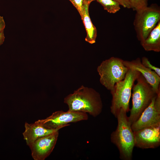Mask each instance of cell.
<instances>
[{"label": "cell", "instance_id": "cell-1", "mask_svg": "<svg viewBox=\"0 0 160 160\" xmlns=\"http://www.w3.org/2000/svg\"><path fill=\"white\" fill-rule=\"evenodd\" d=\"M64 102L68 105V111L88 113L94 117L100 114L103 107L100 94L83 85L66 96Z\"/></svg>", "mask_w": 160, "mask_h": 160}, {"label": "cell", "instance_id": "cell-2", "mask_svg": "<svg viewBox=\"0 0 160 160\" xmlns=\"http://www.w3.org/2000/svg\"><path fill=\"white\" fill-rule=\"evenodd\" d=\"M127 112L121 109L116 118L118 124L116 129L111 134V142L118 148L120 159L123 160H131L135 147L133 131L129 121Z\"/></svg>", "mask_w": 160, "mask_h": 160}, {"label": "cell", "instance_id": "cell-3", "mask_svg": "<svg viewBox=\"0 0 160 160\" xmlns=\"http://www.w3.org/2000/svg\"><path fill=\"white\" fill-rule=\"evenodd\" d=\"M140 74L134 69L128 68L124 79L116 83L110 91L112 96L111 111L116 117L121 109L127 113L130 111L129 103L132 90Z\"/></svg>", "mask_w": 160, "mask_h": 160}, {"label": "cell", "instance_id": "cell-4", "mask_svg": "<svg viewBox=\"0 0 160 160\" xmlns=\"http://www.w3.org/2000/svg\"><path fill=\"white\" fill-rule=\"evenodd\" d=\"M132 87V105L128 117L131 124L139 117L157 93L140 73Z\"/></svg>", "mask_w": 160, "mask_h": 160}, {"label": "cell", "instance_id": "cell-5", "mask_svg": "<svg viewBox=\"0 0 160 160\" xmlns=\"http://www.w3.org/2000/svg\"><path fill=\"white\" fill-rule=\"evenodd\" d=\"M123 61L121 59L112 57L103 61L97 68L100 83L110 91L116 83L124 79L128 71Z\"/></svg>", "mask_w": 160, "mask_h": 160}, {"label": "cell", "instance_id": "cell-6", "mask_svg": "<svg viewBox=\"0 0 160 160\" xmlns=\"http://www.w3.org/2000/svg\"><path fill=\"white\" fill-rule=\"evenodd\" d=\"M134 26L137 39L145 40L160 21V9L156 4L136 11Z\"/></svg>", "mask_w": 160, "mask_h": 160}, {"label": "cell", "instance_id": "cell-7", "mask_svg": "<svg viewBox=\"0 0 160 160\" xmlns=\"http://www.w3.org/2000/svg\"><path fill=\"white\" fill-rule=\"evenodd\" d=\"M88 118V114L85 112L59 111L53 113L46 119L39 120L36 122L48 129H60L69 126L70 123L86 120Z\"/></svg>", "mask_w": 160, "mask_h": 160}, {"label": "cell", "instance_id": "cell-8", "mask_svg": "<svg viewBox=\"0 0 160 160\" xmlns=\"http://www.w3.org/2000/svg\"><path fill=\"white\" fill-rule=\"evenodd\" d=\"M160 125V90L139 118L131 124L133 131Z\"/></svg>", "mask_w": 160, "mask_h": 160}, {"label": "cell", "instance_id": "cell-9", "mask_svg": "<svg viewBox=\"0 0 160 160\" xmlns=\"http://www.w3.org/2000/svg\"><path fill=\"white\" fill-rule=\"evenodd\" d=\"M135 146L142 149L155 148L160 145V125L133 131Z\"/></svg>", "mask_w": 160, "mask_h": 160}, {"label": "cell", "instance_id": "cell-10", "mask_svg": "<svg viewBox=\"0 0 160 160\" xmlns=\"http://www.w3.org/2000/svg\"><path fill=\"white\" fill-rule=\"evenodd\" d=\"M59 136V131L39 138L29 147L34 160H44L53 151Z\"/></svg>", "mask_w": 160, "mask_h": 160}, {"label": "cell", "instance_id": "cell-11", "mask_svg": "<svg viewBox=\"0 0 160 160\" xmlns=\"http://www.w3.org/2000/svg\"><path fill=\"white\" fill-rule=\"evenodd\" d=\"M141 60L137 58L131 61L123 60V63L128 68L134 69L140 73L158 93L160 90V76L154 71L144 66Z\"/></svg>", "mask_w": 160, "mask_h": 160}, {"label": "cell", "instance_id": "cell-12", "mask_svg": "<svg viewBox=\"0 0 160 160\" xmlns=\"http://www.w3.org/2000/svg\"><path fill=\"white\" fill-rule=\"evenodd\" d=\"M24 127L25 129L23 135L29 147L38 138L49 135L60 130L46 128L36 121L31 124L26 122Z\"/></svg>", "mask_w": 160, "mask_h": 160}, {"label": "cell", "instance_id": "cell-13", "mask_svg": "<svg viewBox=\"0 0 160 160\" xmlns=\"http://www.w3.org/2000/svg\"><path fill=\"white\" fill-rule=\"evenodd\" d=\"M146 51H160V21L151 31L148 37L140 42Z\"/></svg>", "mask_w": 160, "mask_h": 160}, {"label": "cell", "instance_id": "cell-14", "mask_svg": "<svg viewBox=\"0 0 160 160\" xmlns=\"http://www.w3.org/2000/svg\"><path fill=\"white\" fill-rule=\"evenodd\" d=\"M89 5L85 3L81 18L87 32L85 40L90 44L95 42L97 36V30L90 18L89 7Z\"/></svg>", "mask_w": 160, "mask_h": 160}, {"label": "cell", "instance_id": "cell-15", "mask_svg": "<svg viewBox=\"0 0 160 160\" xmlns=\"http://www.w3.org/2000/svg\"><path fill=\"white\" fill-rule=\"evenodd\" d=\"M103 7L104 9L110 13H115L120 9V4L115 0H96Z\"/></svg>", "mask_w": 160, "mask_h": 160}, {"label": "cell", "instance_id": "cell-16", "mask_svg": "<svg viewBox=\"0 0 160 160\" xmlns=\"http://www.w3.org/2000/svg\"><path fill=\"white\" fill-rule=\"evenodd\" d=\"M131 8L137 11L148 6V0H129Z\"/></svg>", "mask_w": 160, "mask_h": 160}, {"label": "cell", "instance_id": "cell-17", "mask_svg": "<svg viewBox=\"0 0 160 160\" xmlns=\"http://www.w3.org/2000/svg\"><path fill=\"white\" fill-rule=\"evenodd\" d=\"M141 60L142 64L144 66L154 71L159 76H160V68L152 65L147 57H143Z\"/></svg>", "mask_w": 160, "mask_h": 160}, {"label": "cell", "instance_id": "cell-18", "mask_svg": "<svg viewBox=\"0 0 160 160\" xmlns=\"http://www.w3.org/2000/svg\"><path fill=\"white\" fill-rule=\"evenodd\" d=\"M69 1L77 9L81 17L85 3L84 0H69Z\"/></svg>", "mask_w": 160, "mask_h": 160}, {"label": "cell", "instance_id": "cell-19", "mask_svg": "<svg viewBox=\"0 0 160 160\" xmlns=\"http://www.w3.org/2000/svg\"><path fill=\"white\" fill-rule=\"evenodd\" d=\"M118 2L120 5L125 8H131L129 0H115Z\"/></svg>", "mask_w": 160, "mask_h": 160}, {"label": "cell", "instance_id": "cell-20", "mask_svg": "<svg viewBox=\"0 0 160 160\" xmlns=\"http://www.w3.org/2000/svg\"><path fill=\"white\" fill-rule=\"evenodd\" d=\"M6 24L3 17L0 16V33L4 31Z\"/></svg>", "mask_w": 160, "mask_h": 160}, {"label": "cell", "instance_id": "cell-21", "mask_svg": "<svg viewBox=\"0 0 160 160\" xmlns=\"http://www.w3.org/2000/svg\"><path fill=\"white\" fill-rule=\"evenodd\" d=\"M5 38L4 31H3L0 33V45L3 43Z\"/></svg>", "mask_w": 160, "mask_h": 160}, {"label": "cell", "instance_id": "cell-22", "mask_svg": "<svg viewBox=\"0 0 160 160\" xmlns=\"http://www.w3.org/2000/svg\"><path fill=\"white\" fill-rule=\"evenodd\" d=\"M95 0H84L85 3L89 5L92 1Z\"/></svg>", "mask_w": 160, "mask_h": 160}, {"label": "cell", "instance_id": "cell-23", "mask_svg": "<svg viewBox=\"0 0 160 160\" xmlns=\"http://www.w3.org/2000/svg\"></svg>", "mask_w": 160, "mask_h": 160}]
</instances>
